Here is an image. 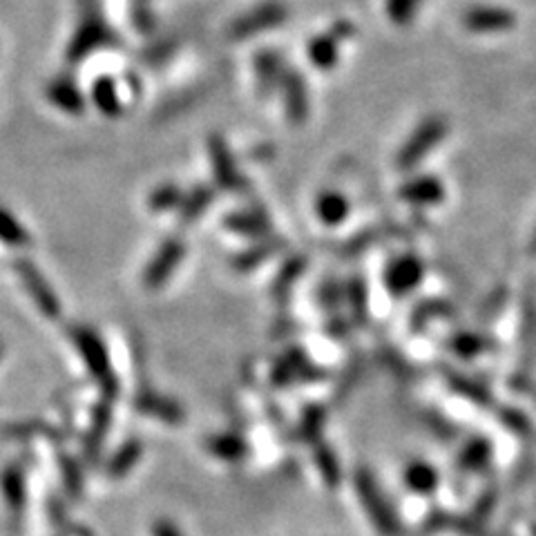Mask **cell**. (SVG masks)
Segmentation results:
<instances>
[{
  "mask_svg": "<svg viewBox=\"0 0 536 536\" xmlns=\"http://www.w3.org/2000/svg\"><path fill=\"white\" fill-rule=\"evenodd\" d=\"M179 204H181V193L175 186H166V188L157 190V193L152 195V199H150L152 210H170Z\"/></svg>",
  "mask_w": 536,
  "mask_h": 536,
  "instance_id": "cell-24",
  "label": "cell"
},
{
  "mask_svg": "<svg viewBox=\"0 0 536 536\" xmlns=\"http://www.w3.org/2000/svg\"><path fill=\"white\" fill-rule=\"evenodd\" d=\"M423 262L418 260L414 255H402L398 260L389 264L387 273H385V284L389 293L394 295H407L416 289L423 280Z\"/></svg>",
  "mask_w": 536,
  "mask_h": 536,
  "instance_id": "cell-6",
  "label": "cell"
},
{
  "mask_svg": "<svg viewBox=\"0 0 536 536\" xmlns=\"http://www.w3.org/2000/svg\"><path fill=\"white\" fill-rule=\"evenodd\" d=\"M315 215L322 224L338 226L349 215V204L340 193H322L315 201Z\"/></svg>",
  "mask_w": 536,
  "mask_h": 536,
  "instance_id": "cell-10",
  "label": "cell"
},
{
  "mask_svg": "<svg viewBox=\"0 0 536 536\" xmlns=\"http://www.w3.org/2000/svg\"><path fill=\"white\" fill-rule=\"evenodd\" d=\"M0 242L14 248L30 244V233H27V228L5 208H0Z\"/></svg>",
  "mask_w": 536,
  "mask_h": 536,
  "instance_id": "cell-17",
  "label": "cell"
},
{
  "mask_svg": "<svg viewBox=\"0 0 536 536\" xmlns=\"http://www.w3.org/2000/svg\"><path fill=\"white\" fill-rule=\"evenodd\" d=\"M208 452L215 454L222 461H242L248 454V445L242 436L237 434H217L208 440Z\"/></svg>",
  "mask_w": 536,
  "mask_h": 536,
  "instance_id": "cell-13",
  "label": "cell"
},
{
  "mask_svg": "<svg viewBox=\"0 0 536 536\" xmlns=\"http://www.w3.org/2000/svg\"><path fill=\"white\" fill-rule=\"evenodd\" d=\"M141 454H143V447L139 440H128V443H123L117 452L112 454L105 472H108L112 478H123L132 472L134 465L139 463Z\"/></svg>",
  "mask_w": 536,
  "mask_h": 536,
  "instance_id": "cell-11",
  "label": "cell"
},
{
  "mask_svg": "<svg viewBox=\"0 0 536 536\" xmlns=\"http://www.w3.org/2000/svg\"><path fill=\"white\" fill-rule=\"evenodd\" d=\"M300 271H302V262H300V260H295L293 264L284 266V271H282L280 277H277V280H275V291H286V289H291V284H293L295 277L300 275Z\"/></svg>",
  "mask_w": 536,
  "mask_h": 536,
  "instance_id": "cell-28",
  "label": "cell"
},
{
  "mask_svg": "<svg viewBox=\"0 0 536 536\" xmlns=\"http://www.w3.org/2000/svg\"><path fill=\"white\" fill-rule=\"evenodd\" d=\"M16 275L21 277V282L25 284V291L30 293V298L38 306L45 318H59L61 315V300L56 291L50 286V282L45 280V275L38 271V266L30 260H18L14 264Z\"/></svg>",
  "mask_w": 536,
  "mask_h": 536,
  "instance_id": "cell-2",
  "label": "cell"
},
{
  "mask_svg": "<svg viewBox=\"0 0 536 536\" xmlns=\"http://www.w3.org/2000/svg\"><path fill=\"white\" fill-rule=\"evenodd\" d=\"M492 454V447L487 440H474L465 447V452L461 456V465L467 469H478L487 463V458Z\"/></svg>",
  "mask_w": 536,
  "mask_h": 536,
  "instance_id": "cell-21",
  "label": "cell"
},
{
  "mask_svg": "<svg viewBox=\"0 0 536 536\" xmlns=\"http://www.w3.org/2000/svg\"><path fill=\"white\" fill-rule=\"evenodd\" d=\"M210 201V193L204 188H199L195 195H190L184 199V204H181V219H184L186 224L195 222V219L204 213V208L208 206Z\"/></svg>",
  "mask_w": 536,
  "mask_h": 536,
  "instance_id": "cell-23",
  "label": "cell"
},
{
  "mask_svg": "<svg viewBox=\"0 0 536 536\" xmlns=\"http://www.w3.org/2000/svg\"><path fill=\"white\" fill-rule=\"evenodd\" d=\"M454 351L458 353V356L463 358H474L478 356V353L487 349V342L485 338H481V335H474V333H458L454 342H452Z\"/></svg>",
  "mask_w": 536,
  "mask_h": 536,
  "instance_id": "cell-22",
  "label": "cell"
},
{
  "mask_svg": "<svg viewBox=\"0 0 536 536\" xmlns=\"http://www.w3.org/2000/svg\"><path fill=\"white\" fill-rule=\"evenodd\" d=\"M400 197L411 204H438L445 197V188L436 177H418L400 188Z\"/></svg>",
  "mask_w": 536,
  "mask_h": 536,
  "instance_id": "cell-9",
  "label": "cell"
},
{
  "mask_svg": "<svg viewBox=\"0 0 536 536\" xmlns=\"http://www.w3.org/2000/svg\"><path fill=\"white\" fill-rule=\"evenodd\" d=\"M405 483H407L409 490H414L418 494H429L438 487V474L429 463L418 461V463H411L407 467Z\"/></svg>",
  "mask_w": 536,
  "mask_h": 536,
  "instance_id": "cell-16",
  "label": "cell"
},
{
  "mask_svg": "<svg viewBox=\"0 0 536 536\" xmlns=\"http://www.w3.org/2000/svg\"><path fill=\"white\" fill-rule=\"evenodd\" d=\"M324 425V409L320 407H311L309 411L304 414V420H302V436L304 438H315L318 436V432Z\"/></svg>",
  "mask_w": 536,
  "mask_h": 536,
  "instance_id": "cell-26",
  "label": "cell"
},
{
  "mask_svg": "<svg viewBox=\"0 0 536 536\" xmlns=\"http://www.w3.org/2000/svg\"><path fill=\"white\" fill-rule=\"evenodd\" d=\"M110 423H112V409L110 405H105L103 402V405H99L97 411H94L92 423H90V434H88V440H85V452H88V456L99 454L103 440L105 436H108Z\"/></svg>",
  "mask_w": 536,
  "mask_h": 536,
  "instance_id": "cell-15",
  "label": "cell"
},
{
  "mask_svg": "<svg viewBox=\"0 0 536 536\" xmlns=\"http://www.w3.org/2000/svg\"><path fill=\"white\" fill-rule=\"evenodd\" d=\"M226 228H231L237 235H246V237H264L271 235V224L266 222L262 215L257 213H233L226 217Z\"/></svg>",
  "mask_w": 536,
  "mask_h": 536,
  "instance_id": "cell-14",
  "label": "cell"
},
{
  "mask_svg": "<svg viewBox=\"0 0 536 536\" xmlns=\"http://www.w3.org/2000/svg\"><path fill=\"white\" fill-rule=\"evenodd\" d=\"M452 385L456 387L458 394H463V396L472 398L476 402H490V396H487V391L481 385H476V382H472V380H458V378H454Z\"/></svg>",
  "mask_w": 536,
  "mask_h": 536,
  "instance_id": "cell-27",
  "label": "cell"
},
{
  "mask_svg": "<svg viewBox=\"0 0 536 536\" xmlns=\"http://www.w3.org/2000/svg\"><path fill=\"white\" fill-rule=\"evenodd\" d=\"M532 253H536V233H534V239H532Z\"/></svg>",
  "mask_w": 536,
  "mask_h": 536,
  "instance_id": "cell-31",
  "label": "cell"
},
{
  "mask_svg": "<svg viewBox=\"0 0 536 536\" xmlns=\"http://www.w3.org/2000/svg\"><path fill=\"white\" fill-rule=\"evenodd\" d=\"M3 494L12 510H21L25 503V476L21 467H7L3 472Z\"/></svg>",
  "mask_w": 536,
  "mask_h": 536,
  "instance_id": "cell-18",
  "label": "cell"
},
{
  "mask_svg": "<svg viewBox=\"0 0 536 536\" xmlns=\"http://www.w3.org/2000/svg\"><path fill=\"white\" fill-rule=\"evenodd\" d=\"M0 351H3V347H0Z\"/></svg>",
  "mask_w": 536,
  "mask_h": 536,
  "instance_id": "cell-32",
  "label": "cell"
},
{
  "mask_svg": "<svg viewBox=\"0 0 536 536\" xmlns=\"http://www.w3.org/2000/svg\"><path fill=\"white\" fill-rule=\"evenodd\" d=\"M275 248H277V244H268V242L257 244L255 248H251V251H246L239 257H235L233 264L237 266V271H251V268L260 266L264 260H268V257L275 253Z\"/></svg>",
  "mask_w": 536,
  "mask_h": 536,
  "instance_id": "cell-20",
  "label": "cell"
},
{
  "mask_svg": "<svg viewBox=\"0 0 536 536\" xmlns=\"http://www.w3.org/2000/svg\"><path fill=\"white\" fill-rule=\"evenodd\" d=\"M306 371H313L309 360L302 356L300 351H289L286 356L277 362L273 369V382L275 385H289V382L304 378Z\"/></svg>",
  "mask_w": 536,
  "mask_h": 536,
  "instance_id": "cell-12",
  "label": "cell"
},
{
  "mask_svg": "<svg viewBox=\"0 0 536 536\" xmlns=\"http://www.w3.org/2000/svg\"><path fill=\"white\" fill-rule=\"evenodd\" d=\"M353 483H356V492L360 496L362 507H365V512L369 514L373 528L382 536H400V521L394 507L389 505L385 492L380 490L376 476H373L369 469H358L356 476H353Z\"/></svg>",
  "mask_w": 536,
  "mask_h": 536,
  "instance_id": "cell-1",
  "label": "cell"
},
{
  "mask_svg": "<svg viewBox=\"0 0 536 536\" xmlns=\"http://www.w3.org/2000/svg\"><path fill=\"white\" fill-rule=\"evenodd\" d=\"M447 134V123L443 119H427L420 126L411 139L405 143V148L398 152V168L409 170L414 168L420 159H423L429 150L436 148V143Z\"/></svg>",
  "mask_w": 536,
  "mask_h": 536,
  "instance_id": "cell-4",
  "label": "cell"
},
{
  "mask_svg": "<svg viewBox=\"0 0 536 536\" xmlns=\"http://www.w3.org/2000/svg\"><path fill=\"white\" fill-rule=\"evenodd\" d=\"M134 407H137L139 414L164 420V423L177 425L184 420V409H181L175 400H170L166 396L152 394V391H146V394H139L137 402H134Z\"/></svg>",
  "mask_w": 536,
  "mask_h": 536,
  "instance_id": "cell-8",
  "label": "cell"
},
{
  "mask_svg": "<svg viewBox=\"0 0 536 536\" xmlns=\"http://www.w3.org/2000/svg\"><path fill=\"white\" fill-rule=\"evenodd\" d=\"M152 536H184L179 532V528L175 523L170 521H157L152 525Z\"/></svg>",
  "mask_w": 536,
  "mask_h": 536,
  "instance_id": "cell-30",
  "label": "cell"
},
{
  "mask_svg": "<svg viewBox=\"0 0 536 536\" xmlns=\"http://www.w3.org/2000/svg\"><path fill=\"white\" fill-rule=\"evenodd\" d=\"M315 465H318L320 474L329 487H338L342 472L338 465V456L333 454V449H329L327 445H320L318 449H315Z\"/></svg>",
  "mask_w": 536,
  "mask_h": 536,
  "instance_id": "cell-19",
  "label": "cell"
},
{
  "mask_svg": "<svg viewBox=\"0 0 536 536\" xmlns=\"http://www.w3.org/2000/svg\"><path fill=\"white\" fill-rule=\"evenodd\" d=\"M349 302H351V309L353 313L358 315V318H365L367 315V289H365V282L360 280H353L351 286H349Z\"/></svg>",
  "mask_w": 536,
  "mask_h": 536,
  "instance_id": "cell-25",
  "label": "cell"
},
{
  "mask_svg": "<svg viewBox=\"0 0 536 536\" xmlns=\"http://www.w3.org/2000/svg\"><path fill=\"white\" fill-rule=\"evenodd\" d=\"M186 255V244L181 242V239H166L164 244L159 246V251L155 253V257L148 262L146 273H143V284H146V289L157 291L164 286L172 273L177 271V266L181 264Z\"/></svg>",
  "mask_w": 536,
  "mask_h": 536,
  "instance_id": "cell-5",
  "label": "cell"
},
{
  "mask_svg": "<svg viewBox=\"0 0 536 536\" xmlns=\"http://www.w3.org/2000/svg\"><path fill=\"white\" fill-rule=\"evenodd\" d=\"M416 0H391V16L396 21H407V18L414 14Z\"/></svg>",
  "mask_w": 536,
  "mask_h": 536,
  "instance_id": "cell-29",
  "label": "cell"
},
{
  "mask_svg": "<svg viewBox=\"0 0 536 536\" xmlns=\"http://www.w3.org/2000/svg\"><path fill=\"white\" fill-rule=\"evenodd\" d=\"M465 25L472 32H505L516 25V16L503 7H474L465 14Z\"/></svg>",
  "mask_w": 536,
  "mask_h": 536,
  "instance_id": "cell-7",
  "label": "cell"
},
{
  "mask_svg": "<svg viewBox=\"0 0 536 536\" xmlns=\"http://www.w3.org/2000/svg\"><path fill=\"white\" fill-rule=\"evenodd\" d=\"M72 340L79 349L81 358L85 362V367L92 371V376L105 382H112V367H110V353L108 347H105L103 340L99 338L97 331L85 329V327H76L72 331Z\"/></svg>",
  "mask_w": 536,
  "mask_h": 536,
  "instance_id": "cell-3",
  "label": "cell"
}]
</instances>
